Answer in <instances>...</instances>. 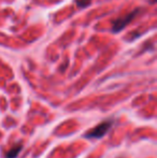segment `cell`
I'll return each instance as SVG.
<instances>
[{
    "mask_svg": "<svg viewBox=\"0 0 157 158\" xmlns=\"http://www.w3.org/2000/svg\"><path fill=\"white\" fill-rule=\"evenodd\" d=\"M22 151V144H16L13 148H11L8 152L6 153V158H16L19 152Z\"/></svg>",
    "mask_w": 157,
    "mask_h": 158,
    "instance_id": "3",
    "label": "cell"
},
{
    "mask_svg": "<svg viewBox=\"0 0 157 158\" xmlns=\"http://www.w3.org/2000/svg\"><path fill=\"white\" fill-rule=\"evenodd\" d=\"M137 12H138V10H136L134 13H130V14L126 15V16L121 17V19H118L116 22H114V24H113V31L118 32L119 30L123 29V28L125 27V26L127 25L128 23H129L130 19H134V14H136Z\"/></svg>",
    "mask_w": 157,
    "mask_h": 158,
    "instance_id": "2",
    "label": "cell"
},
{
    "mask_svg": "<svg viewBox=\"0 0 157 158\" xmlns=\"http://www.w3.org/2000/svg\"><path fill=\"white\" fill-rule=\"evenodd\" d=\"M112 126H113V119L105 121L96 127H94L93 129H90L85 135V137L88 138V139H100V138L105 137L107 135L108 131L112 128Z\"/></svg>",
    "mask_w": 157,
    "mask_h": 158,
    "instance_id": "1",
    "label": "cell"
}]
</instances>
